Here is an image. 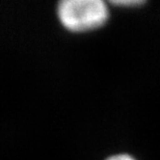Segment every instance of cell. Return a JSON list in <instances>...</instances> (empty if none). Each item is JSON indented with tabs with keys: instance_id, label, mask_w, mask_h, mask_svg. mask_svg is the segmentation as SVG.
Segmentation results:
<instances>
[{
	"instance_id": "cell-1",
	"label": "cell",
	"mask_w": 160,
	"mask_h": 160,
	"mask_svg": "<svg viewBox=\"0 0 160 160\" xmlns=\"http://www.w3.org/2000/svg\"><path fill=\"white\" fill-rule=\"evenodd\" d=\"M107 0H58L56 14L70 32H88L102 27L109 18Z\"/></svg>"
},
{
	"instance_id": "cell-2",
	"label": "cell",
	"mask_w": 160,
	"mask_h": 160,
	"mask_svg": "<svg viewBox=\"0 0 160 160\" xmlns=\"http://www.w3.org/2000/svg\"><path fill=\"white\" fill-rule=\"evenodd\" d=\"M108 3H111L117 6H123V8H133V6H139L145 3L147 0H107Z\"/></svg>"
},
{
	"instance_id": "cell-3",
	"label": "cell",
	"mask_w": 160,
	"mask_h": 160,
	"mask_svg": "<svg viewBox=\"0 0 160 160\" xmlns=\"http://www.w3.org/2000/svg\"><path fill=\"white\" fill-rule=\"evenodd\" d=\"M106 160H135L133 159L131 156L129 155H126V154H120V155H114V156H111L108 159Z\"/></svg>"
}]
</instances>
